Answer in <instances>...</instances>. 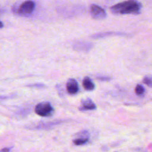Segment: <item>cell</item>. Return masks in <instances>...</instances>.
<instances>
[{"mask_svg":"<svg viewBox=\"0 0 152 152\" xmlns=\"http://www.w3.org/2000/svg\"><path fill=\"white\" fill-rule=\"evenodd\" d=\"M141 9L140 2L137 0H128L113 5L110 11L115 14H138Z\"/></svg>","mask_w":152,"mask_h":152,"instance_id":"obj_1","label":"cell"},{"mask_svg":"<svg viewBox=\"0 0 152 152\" xmlns=\"http://www.w3.org/2000/svg\"><path fill=\"white\" fill-rule=\"evenodd\" d=\"M54 109L51 104L48 102L38 103L34 107L35 113L40 116H49L52 115Z\"/></svg>","mask_w":152,"mask_h":152,"instance_id":"obj_2","label":"cell"},{"mask_svg":"<svg viewBox=\"0 0 152 152\" xmlns=\"http://www.w3.org/2000/svg\"><path fill=\"white\" fill-rule=\"evenodd\" d=\"M34 8V2L31 0H27L20 5L17 12L21 16H28L33 12Z\"/></svg>","mask_w":152,"mask_h":152,"instance_id":"obj_3","label":"cell"},{"mask_svg":"<svg viewBox=\"0 0 152 152\" xmlns=\"http://www.w3.org/2000/svg\"><path fill=\"white\" fill-rule=\"evenodd\" d=\"M90 14L93 18L97 20L104 19L107 16L104 10L101 7L96 4H92L91 5Z\"/></svg>","mask_w":152,"mask_h":152,"instance_id":"obj_4","label":"cell"},{"mask_svg":"<svg viewBox=\"0 0 152 152\" xmlns=\"http://www.w3.org/2000/svg\"><path fill=\"white\" fill-rule=\"evenodd\" d=\"M67 92L69 94H75L79 90V86L78 82L74 78H69L66 84Z\"/></svg>","mask_w":152,"mask_h":152,"instance_id":"obj_5","label":"cell"},{"mask_svg":"<svg viewBox=\"0 0 152 152\" xmlns=\"http://www.w3.org/2000/svg\"><path fill=\"white\" fill-rule=\"evenodd\" d=\"M93 45L90 42L77 41L73 45V48L77 51L88 52L92 48Z\"/></svg>","mask_w":152,"mask_h":152,"instance_id":"obj_6","label":"cell"},{"mask_svg":"<svg viewBox=\"0 0 152 152\" xmlns=\"http://www.w3.org/2000/svg\"><path fill=\"white\" fill-rule=\"evenodd\" d=\"M96 109V105L95 103L90 99H86L81 102V106L79 107L80 110H94Z\"/></svg>","mask_w":152,"mask_h":152,"instance_id":"obj_7","label":"cell"},{"mask_svg":"<svg viewBox=\"0 0 152 152\" xmlns=\"http://www.w3.org/2000/svg\"><path fill=\"white\" fill-rule=\"evenodd\" d=\"M83 86L87 91H91L94 89L95 85L93 81L88 77H86L83 80Z\"/></svg>","mask_w":152,"mask_h":152,"instance_id":"obj_8","label":"cell"},{"mask_svg":"<svg viewBox=\"0 0 152 152\" xmlns=\"http://www.w3.org/2000/svg\"><path fill=\"white\" fill-rule=\"evenodd\" d=\"M88 141V137H79L78 138H75L73 141V143L75 145H82L86 144Z\"/></svg>","mask_w":152,"mask_h":152,"instance_id":"obj_9","label":"cell"},{"mask_svg":"<svg viewBox=\"0 0 152 152\" xmlns=\"http://www.w3.org/2000/svg\"><path fill=\"white\" fill-rule=\"evenodd\" d=\"M135 93L138 96L143 95L145 93V88L142 85L137 84L135 88Z\"/></svg>","mask_w":152,"mask_h":152,"instance_id":"obj_10","label":"cell"},{"mask_svg":"<svg viewBox=\"0 0 152 152\" xmlns=\"http://www.w3.org/2000/svg\"><path fill=\"white\" fill-rule=\"evenodd\" d=\"M142 81L150 87H152V75H147L144 77Z\"/></svg>","mask_w":152,"mask_h":152,"instance_id":"obj_11","label":"cell"},{"mask_svg":"<svg viewBox=\"0 0 152 152\" xmlns=\"http://www.w3.org/2000/svg\"><path fill=\"white\" fill-rule=\"evenodd\" d=\"M28 86L29 87H36V88H43L45 87V85L40 83H36V84H33L28 85Z\"/></svg>","mask_w":152,"mask_h":152,"instance_id":"obj_12","label":"cell"},{"mask_svg":"<svg viewBox=\"0 0 152 152\" xmlns=\"http://www.w3.org/2000/svg\"><path fill=\"white\" fill-rule=\"evenodd\" d=\"M97 79L101 81H109L110 80V78L108 77H97Z\"/></svg>","mask_w":152,"mask_h":152,"instance_id":"obj_13","label":"cell"},{"mask_svg":"<svg viewBox=\"0 0 152 152\" xmlns=\"http://www.w3.org/2000/svg\"><path fill=\"white\" fill-rule=\"evenodd\" d=\"M10 151V149L8 148H4L1 150V152H8V151Z\"/></svg>","mask_w":152,"mask_h":152,"instance_id":"obj_14","label":"cell"},{"mask_svg":"<svg viewBox=\"0 0 152 152\" xmlns=\"http://www.w3.org/2000/svg\"><path fill=\"white\" fill-rule=\"evenodd\" d=\"M3 27V23L2 21H1V28Z\"/></svg>","mask_w":152,"mask_h":152,"instance_id":"obj_15","label":"cell"}]
</instances>
